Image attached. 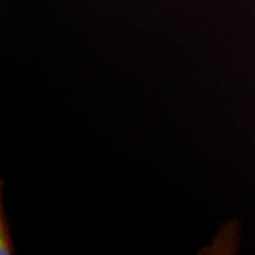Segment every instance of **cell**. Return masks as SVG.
<instances>
[{
    "label": "cell",
    "mask_w": 255,
    "mask_h": 255,
    "mask_svg": "<svg viewBox=\"0 0 255 255\" xmlns=\"http://www.w3.org/2000/svg\"><path fill=\"white\" fill-rule=\"evenodd\" d=\"M2 187L4 180L0 181V255H13L15 254V248L9 234V223L2 200Z\"/></svg>",
    "instance_id": "1"
}]
</instances>
